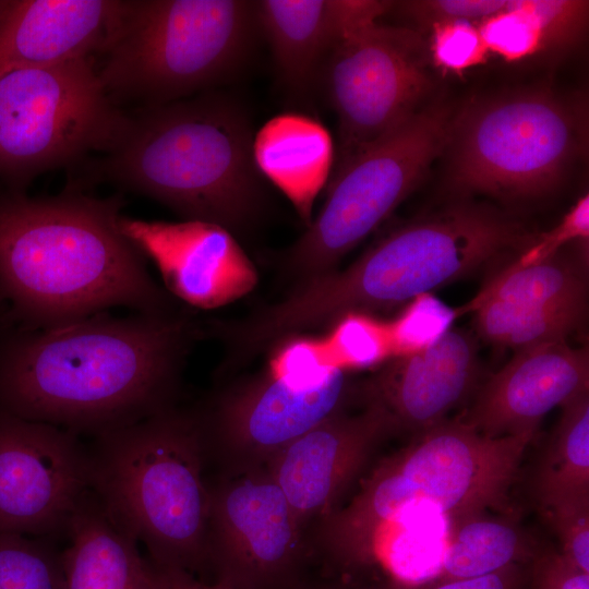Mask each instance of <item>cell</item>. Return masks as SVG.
<instances>
[{
	"mask_svg": "<svg viewBox=\"0 0 589 589\" xmlns=\"http://www.w3.org/2000/svg\"><path fill=\"white\" fill-rule=\"evenodd\" d=\"M194 325L105 312L43 329L0 325V410L94 436L173 406Z\"/></svg>",
	"mask_w": 589,
	"mask_h": 589,
	"instance_id": "6da1fadb",
	"label": "cell"
},
{
	"mask_svg": "<svg viewBox=\"0 0 589 589\" xmlns=\"http://www.w3.org/2000/svg\"><path fill=\"white\" fill-rule=\"evenodd\" d=\"M122 235L157 267L173 296L203 310L232 303L254 290L255 265L235 235L197 219L145 220L122 216Z\"/></svg>",
	"mask_w": 589,
	"mask_h": 589,
	"instance_id": "9a60e30c",
	"label": "cell"
},
{
	"mask_svg": "<svg viewBox=\"0 0 589 589\" xmlns=\"http://www.w3.org/2000/svg\"><path fill=\"white\" fill-rule=\"evenodd\" d=\"M2 4H3V0H0V9H1Z\"/></svg>",
	"mask_w": 589,
	"mask_h": 589,
	"instance_id": "f35d334b",
	"label": "cell"
},
{
	"mask_svg": "<svg viewBox=\"0 0 589 589\" xmlns=\"http://www.w3.org/2000/svg\"><path fill=\"white\" fill-rule=\"evenodd\" d=\"M252 154L261 177L289 200L306 228L334 169V143L327 128L302 112L279 113L254 134Z\"/></svg>",
	"mask_w": 589,
	"mask_h": 589,
	"instance_id": "44dd1931",
	"label": "cell"
},
{
	"mask_svg": "<svg viewBox=\"0 0 589 589\" xmlns=\"http://www.w3.org/2000/svg\"><path fill=\"white\" fill-rule=\"evenodd\" d=\"M531 562L530 589H589V574L561 552L539 550Z\"/></svg>",
	"mask_w": 589,
	"mask_h": 589,
	"instance_id": "e575fe53",
	"label": "cell"
},
{
	"mask_svg": "<svg viewBox=\"0 0 589 589\" xmlns=\"http://www.w3.org/2000/svg\"><path fill=\"white\" fill-rule=\"evenodd\" d=\"M332 366L347 370L368 368L394 357L388 323L368 314H348L336 322L323 344Z\"/></svg>",
	"mask_w": 589,
	"mask_h": 589,
	"instance_id": "f1b7e54d",
	"label": "cell"
},
{
	"mask_svg": "<svg viewBox=\"0 0 589 589\" xmlns=\"http://www.w3.org/2000/svg\"><path fill=\"white\" fill-rule=\"evenodd\" d=\"M562 416L532 476V493L543 514L589 498V393L562 407Z\"/></svg>",
	"mask_w": 589,
	"mask_h": 589,
	"instance_id": "cb8c5ba5",
	"label": "cell"
},
{
	"mask_svg": "<svg viewBox=\"0 0 589 589\" xmlns=\"http://www.w3.org/2000/svg\"><path fill=\"white\" fill-rule=\"evenodd\" d=\"M457 313L430 292L411 299L399 316L388 323L394 357L419 351L435 342L452 328Z\"/></svg>",
	"mask_w": 589,
	"mask_h": 589,
	"instance_id": "f546056e",
	"label": "cell"
},
{
	"mask_svg": "<svg viewBox=\"0 0 589 589\" xmlns=\"http://www.w3.org/2000/svg\"><path fill=\"white\" fill-rule=\"evenodd\" d=\"M127 7L120 0H3L0 77L103 53Z\"/></svg>",
	"mask_w": 589,
	"mask_h": 589,
	"instance_id": "ffe728a7",
	"label": "cell"
},
{
	"mask_svg": "<svg viewBox=\"0 0 589 589\" xmlns=\"http://www.w3.org/2000/svg\"><path fill=\"white\" fill-rule=\"evenodd\" d=\"M304 528L266 467L227 470L209 484L208 553L235 589H286L303 561Z\"/></svg>",
	"mask_w": 589,
	"mask_h": 589,
	"instance_id": "7c38bea8",
	"label": "cell"
},
{
	"mask_svg": "<svg viewBox=\"0 0 589 589\" xmlns=\"http://www.w3.org/2000/svg\"><path fill=\"white\" fill-rule=\"evenodd\" d=\"M476 23L489 53L505 61H519L549 48L533 0H508L503 11Z\"/></svg>",
	"mask_w": 589,
	"mask_h": 589,
	"instance_id": "83f0119b",
	"label": "cell"
},
{
	"mask_svg": "<svg viewBox=\"0 0 589 589\" xmlns=\"http://www.w3.org/2000/svg\"><path fill=\"white\" fill-rule=\"evenodd\" d=\"M123 201L73 188L48 197L0 193V300L7 324L43 329L127 306L168 313L145 257L119 228Z\"/></svg>",
	"mask_w": 589,
	"mask_h": 589,
	"instance_id": "7a4b0ae2",
	"label": "cell"
},
{
	"mask_svg": "<svg viewBox=\"0 0 589 589\" xmlns=\"http://www.w3.org/2000/svg\"><path fill=\"white\" fill-rule=\"evenodd\" d=\"M536 237L494 207L461 201L392 230L347 268L299 283L265 321L288 338L388 309L519 254Z\"/></svg>",
	"mask_w": 589,
	"mask_h": 589,
	"instance_id": "5b68a950",
	"label": "cell"
},
{
	"mask_svg": "<svg viewBox=\"0 0 589 589\" xmlns=\"http://www.w3.org/2000/svg\"><path fill=\"white\" fill-rule=\"evenodd\" d=\"M147 589H235L216 581L205 584L184 569L145 560Z\"/></svg>",
	"mask_w": 589,
	"mask_h": 589,
	"instance_id": "8d00e7d4",
	"label": "cell"
},
{
	"mask_svg": "<svg viewBox=\"0 0 589 589\" xmlns=\"http://www.w3.org/2000/svg\"><path fill=\"white\" fill-rule=\"evenodd\" d=\"M0 589H64L61 552L45 538L0 533Z\"/></svg>",
	"mask_w": 589,
	"mask_h": 589,
	"instance_id": "4316f807",
	"label": "cell"
},
{
	"mask_svg": "<svg viewBox=\"0 0 589 589\" xmlns=\"http://www.w3.org/2000/svg\"><path fill=\"white\" fill-rule=\"evenodd\" d=\"M587 287L584 265L560 251L529 265L510 262L488 280L464 310L485 301H503L585 313Z\"/></svg>",
	"mask_w": 589,
	"mask_h": 589,
	"instance_id": "d4e9b609",
	"label": "cell"
},
{
	"mask_svg": "<svg viewBox=\"0 0 589 589\" xmlns=\"http://www.w3.org/2000/svg\"><path fill=\"white\" fill-rule=\"evenodd\" d=\"M253 136L245 111L224 95L146 106L128 115L94 173L235 235L256 221L264 203Z\"/></svg>",
	"mask_w": 589,
	"mask_h": 589,
	"instance_id": "3957f363",
	"label": "cell"
},
{
	"mask_svg": "<svg viewBox=\"0 0 589 589\" xmlns=\"http://www.w3.org/2000/svg\"><path fill=\"white\" fill-rule=\"evenodd\" d=\"M534 434L491 437L462 419L419 433L384 458L347 505L318 521L315 544L347 581L369 569L382 537L428 508L450 522L502 509Z\"/></svg>",
	"mask_w": 589,
	"mask_h": 589,
	"instance_id": "277c9868",
	"label": "cell"
},
{
	"mask_svg": "<svg viewBox=\"0 0 589 589\" xmlns=\"http://www.w3.org/2000/svg\"><path fill=\"white\" fill-rule=\"evenodd\" d=\"M348 371L335 368L320 383L296 386L273 373L224 392L202 416L209 453L227 470L264 467L284 447L346 411L354 394Z\"/></svg>",
	"mask_w": 589,
	"mask_h": 589,
	"instance_id": "5bb4252c",
	"label": "cell"
},
{
	"mask_svg": "<svg viewBox=\"0 0 589 589\" xmlns=\"http://www.w3.org/2000/svg\"><path fill=\"white\" fill-rule=\"evenodd\" d=\"M61 552L64 589H147L137 541L110 517L89 489L75 508Z\"/></svg>",
	"mask_w": 589,
	"mask_h": 589,
	"instance_id": "7402d4cb",
	"label": "cell"
},
{
	"mask_svg": "<svg viewBox=\"0 0 589 589\" xmlns=\"http://www.w3.org/2000/svg\"><path fill=\"white\" fill-rule=\"evenodd\" d=\"M587 348L566 341L516 350L481 388L462 420L491 437L534 434L553 408L588 393Z\"/></svg>",
	"mask_w": 589,
	"mask_h": 589,
	"instance_id": "e0dca14e",
	"label": "cell"
},
{
	"mask_svg": "<svg viewBox=\"0 0 589 589\" xmlns=\"http://www.w3.org/2000/svg\"><path fill=\"white\" fill-rule=\"evenodd\" d=\"M478 368L474 338L450 328L426 348L389 359L361 393L385 411L393 431L421 433L445 421L461 402Z\"/></svg>",
	"mask_w": 589,
	"mask_h": 589,
	"instance_id": "ac0fdd59",
	"label": "cell"
},
{
	"mask_svg": "<svg viewBox=\"0 0 589 589\" xmlns=\"http://www.w3.org/2000/svg\"><path fill=\"white\" fill-rule=\"evenodd\" d=\"M544 515L558 536L561 553L589 574V498L567 503Z\"/></svg>",
	"mask_w": 589,
	"mask_h": 589,
	"instance_id": "d6a6232c",
	"label": "cell"
},
{
	"mask_svg": "<svg viewBox=\"0 0 589 589\" xmlns=\"http://www.w3.org/2000/svg\"><path fill=\"white\" fill-rule=\"evenodd\" d=\"M430 26L429 52L435 67L460 74L486 61L489 51L476 22L442 20Z\"/></svg>",
	"mask_w": 589,
	"mask_h": 589,
	"instance_id": "4dcf8cb0",
	"label": "cell"
},
{
	"mask_svg": "<svg viewBox=\"0 0 589 589\" xmlns=\"http://www.w3.org/2000/svg\"><path fill=\"white\" fill-rule=\"evenodd\" d=\"M256 31L255 1H128L97 73L115 104L172 103L236 74Z\"/></svg>",
	"mask_w": 589,
	"mask_h": 589,
	"instance_id": "52a82bcc",
	"label": "cell"
},
{
	"mask_svg": "<svg viewBox=\"0 0 589 589\" xmlns=\"http://www.w3.org/2000/svg\"><path fill=\"white\" fill-rule=\"evenodd\" d=\"M89 481L77 434L0 410V533H65Z\"/></svg>",
	"mask_w": 589,
	"mask_h": 589,
	"instance_id": "4fadbf2b",
	"label": "cell"
},
{
	"mask_svg": "<svg viewBox=\"0 0 589 589\" xmlns=\"http://www.w3.org/2000/svg\"><path fill=\"white\" fill-rule=\"evenodd\" d=\"M127 117L92 58L0 77V179L23 189L37 176L106 153Z\"/></svg>",
	"mask_w": 589,
	"mask_h": 589,
	"instance_id": "30bf717a",
	"label": "cell"
},
{
	"mask_svg": "<svg viewBox=\"0 0 589 589\" xmlns=\"http://www.w3.org/2000/svg\"><path fill=\"white\" fill-rule=\"evenodd\" d=\"M329 589H340V588H329Z\"/></svg>",
	"mask_w": 589,
	"mask_h": 589,
	"instance_id": "ab89813d",
	"label": "cell"
},
{
	"mask_svg": "<svg viewBox=\"0 0 589 589\" xmlns=\"http://www.w3.org/2000/svg\"><path fill=\"white\" fill-rule=\"evenodd\" d=\"M482 338L515 350L546 342L566 341L585 313L485 301L470 310Z\"/></svg>",
	"mask_w": 589,
	"mask_h": 589,
	"instance_id": "484cf974",
	"label": "cell"
},
{
	"mask_svg": "<svg viewBox=\"0 0 589 589\" xmlns=\"http://www.w3.org/2000/svg\"><path fill=\"white\" fill-rule=\"evenodd\" d=\"M589 237V196H581L567 212L561 223L548 232L537 235L513 261L517 265H529L544 261L562 248L577 240H588Z\"/></svg>",
	"mask_w": 589,
	"mask_h": 589,
	"instance_id": "1f68e13d",
	"label": "cell"
},
{
	"mask_svg": "<svg viewBox=\"0 0 589 589\" xmlns=\"http://www.w3.org/2000/svg\"><path fill=\"white\" fill-rule=\"evenodd\" d=\"M527 581L524 564H513L490 574L445 581L428 589H524Z\"/></svg>",
	"mask_w": 589,
	"mask_h": 589,
	"instance_id": "d590c367",
	"label": "cell"
},
{
	"mask_svg": "<svg viewBox=\"0 0 589 589\" xmlns=\"http://www.w3.org/2000/svg\"><path fill=\"white\" fill-rule=\"evenodd\" d=\"M508 0H420L396 4L418 23L433 24L442 20L479 22L503 11Z\"/></svg>",
	"mask_w": 589,
	"mask_h": 589,
	"instance_id": "836d02e7",
	"label": "cell"
},
{
	"mask_svg": "<svg viewBox=\"0 0 589 589\" xmlns=\"http://www.w3.org/2000/svg\"><path fill=\"white\" fill-rule=\"evenodd\" d=\"M390 432L385 411L366 402L357 414L344 411L320 423L266 464L304 530L336 508L377 443Z\"/></svg>",
	"mask_w": 589,
	"mask_h": 589,
	"instance_id": "2e32d148",
	"label": "cell"
},
{
	"mask_svg": "<svg viewBox=\"0 0 589 589\" xmlns=\"http://www.w3.org/2000/svg\"><path fill=\"white\" fill-rule=\"evenodd\" d=\"M91 490L158 564L209 566L208 442L201 414L175 408L94 436Z\"/></svg>",
	"mask_w": 589,
	"mask_h": 589,
	"instance_id": "8992f818",
	"label": "cell"
},
{
	"mask_svg": "<svg viewBox=\"0 0 589 589\" xmlns=\"http://www.w3.org/2000/svg\"><path fill=\"white\" fill-rule=\"evenodd\" d=\"M539 552L515 522L483 513L450 522L440 567L424 587L482 576L513 564H525Z\"/></svg>",
	"mask_w": 589,
	"mask_h": 589,
	"instance_id": "603a6c76",
	"label": "cell"
},
{
	"mask_svg": "<svg viewBox=\"0 0 589 589\" xmlns=\"http://www.w3.org/2000/svg\"><path fill=\"white\" fill-rule=\"evenodd\" d=\"M453 113L435 99L336 168L321 211L283 256L286 274L301 283L335 269L444 153Z\"/></svg>",
	"mask_w": 589,
	"mask_h": 589,
	"instance_id": "9c48e42d",
	"label": "cell"
},
{
	"mask_svg": "<svg viewBox=\"0 0 589 589\" xmlns=\"http://www.w3.org/2000/svg\"><path fill=\"white\" fill-rule=\"evenodd\" d=\"M7 306L5 304L0 300V325L7 323Z\"/></svg>",
	"mask_w": 589,
	"mask_h": 589,
	"instance_id": "74e56055",
	"label": "cell"
},
{
	"mask_svg": "<svg viewBox=\"0 0 589 589\" xmlns=\"http://www.w3.org/2000/svg\"><path fill=\"white\" fill-rule=\"evenodd\" d=\"M393 7L381 0H262L255 1V16L281 86L294 101L308 104L334 47Z\"/></svg>",
	"mask_w": 589,
	"mask_h": 589,
	"instance_id": "d6986e66",
	"label": "cell"
},
{
	"mask_svg": "<svg viewBox=\"0 0 589 589\" xmlns=\"http://www.w3.org/2000/svg\"><path fill=\"white\" fill-rule=\"evenodd\" d=\"M586 121L582 106L550 89L472 100L449 122L448 183L505 202L550 194L584 151Z\"/></svg>",
	"mask_w": 589,
	"mask_h": 589,
	"instance_id": "ba28073f",
	"label": "cell"
},
{
	"mask_svg": "<svg viewBox=\"0 0 589 589\" xmlns=\"http://www.w3.org/2000/svg\"><path fill=\"white\" fill-rule=\"evenodd\" d=\"M430 52L421 34L378 22L342 38L320 80L338 121L333 171L426 104L433 88Z\"/></svg>",
	"mask_w": 589,
	"mask_h": 589,
	"instance_id": "8fae6325",
	"label": "cell"
}]
</instances>
